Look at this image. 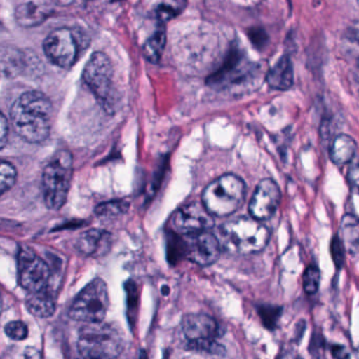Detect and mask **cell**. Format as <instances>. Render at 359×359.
Here are the masks:
<instances>
[{
  "label": "cell",
  "instance_id": "cell-1",
  "mask_svg": "<svg viewBox=\"0 0 359 359\" xmlns=\"http://www.w3.org/2000/svg\"><path fill=\"white\" fill-rule=\"evenodd\" d=\"M51 100L39 91L22 94L10 110L16 133L30 144H41L48 140L51 132Z\"/></svg>",
  "mask_w": 359,
  "mask_h": 359
},
{
  "label": "cell",
  "instance_id": "cell-2",
  "mask_svg": "<svg viewBox=\"0 0 359 359\" xmlns=\"http://www.w3.org/2000/svg\"><path fill=\"white\" fill-rule=\"evenodd\" d=\"M222 249L235 255H250L262 251L268 245L270 231L254 217H238L222 224L219 230Z\"/></svg>",
  "mask_w": 359,
  "mask_h": 359
},
{
  "label": "cell",
  "instance_id": "cell-3",
  "mask_svg": "<svg viewBox=\"0 0 359 359\" xmlns=\"http://www.w3.org/2000/svg\"><path fill=\"white\" fill-rule=\"evenodd\" d=\"M77 348L85 358H116L125 348V339L114 325L88 323L79 330Z\"/></svg>",
  "mask_w": 359,
  "mask_h": 359
},
{
  "label": "cell",
  "instance_id": "cell-4",
  "mask_svg": "<svg viewBox=\"0 0 359 359\" xmlns=\"http://www.w3.org/2000/svg\"><path fill=\"white\" fill-rule=\"evenodd\" d=\"M83 81L109 114H114L118 107V92L114 81V68L104 52H95L83 70Z\"/></svg>",
  "mask_w": 359,
  "mask_h": 359
},
{
  "label": "cell",
  "instance_id": "cell-5",
  "mask_svg": "<svg viewBox=\"0 0 359 359\" xmlns=\"http://www.w3.org/2000/svg\"><path fill=\"white\" fill-rule=\"evenodd\" d=\"M245 184L234 174H224L205 187L203 203L213 216L224 217L234 214L243 205Z\"/></svg>",
  "mask_w": 359,
  "mask_h": 359
},
{
  "label": "cell",
  "instance_id": "cell-6",
  "mask_svg": "<svg viewBox=\"0 0 359 359\" xmlns=\"http://www.w3.org/2000/svg\"><path fill=\"white\" fill-rule=\"evenodd\" d=\"M73 176V157L69 151L56 153L43 172V193L48 209L60 210L66 203Z\"/></svg>",
  "mask_w": 359,
  "mask_h": 359
},
{
  "label": "cell",
  "instance_id": "cell-7",
  "mask_svg": "<svg viewBox=\"0 0 359 359\" xmlns=\"http://www.w3.org/2000/svg\"><path fill=\"white\" fill-rule=\"evenodd\" d=\"M182 331L187 346L195 352L222 355L224 348L218 344L219 325L207 314H189L182 323Z\"/></svg>",
  "mask_w": 359,
  "mask_h": 359
},
{
  "label": "cell",
  "instance_id": "cell-8",
  "mask_svg": "<svg viewBox=\"0 0 359 359\" xmlns=\"http://www.w3.org/2000/svg\"><path fill=\"white\" fill-rule=\"evenodd\" d=\"M110 297L108 287L102 279L96 278L88 283L75 298L69 315L81 323L104 321L108 312Z\"/></svg>",
  "mask_w": 359,
  "mask_h": 359
},
{
  "label": "cell",
  "instance_id": "cell-9",
  "mask_svg": "<svg viewBox=\"0 0 359 359\" xmlns=\"http://www.w3.org/2000/svg\"><path fill=\"white\" fill-rule=\"evenodd\" d=\"M43 51L48 60L55 66L62 69L72 68L79 55L76 35L70 29H57L46 37Z\"/></svg>",
  "mask_w": 359,
  "mask_h": 359
},
{
  "label": "cell",
  "instance_id": "cell-10",
  "mask_svg": "<svg viewBox=\"0 0 359 359\" xmlns=\"http://www.w3.org/2000/svg\"><path fill=\"white\" fill-rule=\"evenodd\" d=\"M18 279L29 293L41 291L49 285L51 271L47 262L29 248L20 250L18 258Z\"/></svg>",
  "mask_w": 359,
  "mask_h": 359
},
{
  "label": "cell",
  "instance_id": "cell-11",
  "mask_svg": "<svg viewBox=\"0 0 359 359\" xmlns=\"http://www.w3.org/2000/svg\"><path fill=\"white\" fill-rule=\"evenodd\" d=\"M213 215L203 201H194L180 208L172 218V226L180 234L190 235L205 232L214 226Z\"/></svg>",
  "mask_w": 359,
  "mask_h": 359
},
{
  "label": "cell",
  "instance_id": "cell-12",
  "mask_svg": "<svg viewBox=\"0 0 359 359\" xmlns=\"http://www.w3.org/2000/svg\"><path fill=\"white\" fill-rule=\"evenodd\" d=\"M184 241L187 257L198 266H211L219 258L222 243L219 238L209 231L187 235Z\"/></svg>",
  "mask_w": 359,
  "mask_h": 359
},
{
  "label": "cell",
  "instance_id": "cell-13",
  "mask_svg": "<svg viewBox=\"0 0 359 359\" xmlns=\"http://www.w3.org/2000/svg\"><path fill=\"white\" fill-rule=\"evenodd\" d=\"M280 198V190L276 182L270 178L262 180L256 187L250 201V214L260 222L270 219L277 211Z\"/></svg>",
  "mask_w": 359,
  "mask_h": 359
},
{
  "label": "cell",
  "instance_id": "cell-14",
  "mask_svg": "<svg viewBox=\"0 0 359 359\" xmlns=\"http://www.w3.org/2000/svg\"><path fill=\"white\" fill-rule=\"evenodd\" d=\"M52 9L43 4L28 1L18 6L15 11L16 22L22 28L41 26L51 16Z\"/></svg>",
  "mask_w": 359,
  "mask_h": 359
},
{
  "label": "cell",
  "instance_id": "cell-15",
  "mask_svg": "<svg viewBox=\"0 0 359 359\" xmlns=\"http://www.w3.org/2000/svg\"><path fill=\"white\" fill-rule=\"evenodd\" d=\"M111 236L102 230H90L83 233L76 241V248L87 256H100L110 248Z\"/></svg>",
  "mask_w": 359,
  "mask_h": 359
},
{
  "label": "cell",
  "instance_id": "cell-16",
  "mask_svg": "<svg viewBox=\"0 0 359 359\" xmlns=\"http://www.w3.org/2000/svg\"><path fill=\"white\" fill-rule=\"evenodd\" d=\"M26 306L31 314L39 318L51 317L56 311V302L49 287L41 291L29 293L26 300Z\"/></svg>",
  "mask_w": 359,
  "mask_h": 359
},
{
  "label": "cell",
  "instance_id": "cell-17",
  "mask_svg": "<svg viewBox=\"0 0 359 359\" xmlns=\"http://www.w3.org/2000/svg\"><path fill=\"white\" fill-rule=\"evenodd\" d=\"M270 88L278 91L289 90L293 85V66L287 56L281 57L274 67L270 69L266 76Z\"/></svg>",
  "mask_w": 359,
  "mask_h": 359
},
{
  "label": "cell",
  "instance_id": "cell-18",
  "mask_svg": "<svg viewBox=\"0 0 359 359\" xmlns=\"http://www.w3.org/2000/svg\"><path fill=\"white\" fill-rule=\"evenodd\" d=\"M357 152V144L351 136L340 134L332 142L330 157L335 165H344L354 159Z\"/></svg>",
  "mask_w": 359,
  "mask_h": 359
},
{
  "label": "cell",
  "instance_id": "cell-19",
  "mask_svg": "<svg viewBox=\"0 0 359 359\" xmlns=\"http://www.w3.org/2000/svg\"><path fill=\"white\" fill-rule=\"evenodd\" d=\"M340 238L348 251H359V219L346 214L340 222Z\"/></svg>",
  "mask_w": 359,
  "mask_h": 359
},
{
  "label": "cell",
  "instance_id": "cell-20",
  "mask_svg": "<svg viewBox=\"0 0 359 359\" xmlns=\"http://www.w3.org/2000/svg\"><path fill=\"white\" fill-rule=\"evenodd\" d=\"M165 43H167V33H165V28H159L144 43V48H142L144 58L152 64H157L163 56Z\"/></svg>",
  "mask_w": 359,
  "mask_h": 359
},
{
  "label": "cell",
  "instance_id": "cell-21",
  "mask_svg": "<svg viewBox=\"0 0 359 359\" xmlns=\"http://www.w3.org/2000/svg\"><path fill=\"white\" fill-rule=\"evenodd\" d=\"M129 205L127 201H108L98 205L95 214L98 217H116L125 214L129 210Z\"/></svg>",
  "mask_w": 359,
  "mask_h": 359
},
{
  "label": "cell",
  "instance_id": "cell-22",
  "mask_svg": "<svg viewBox=\"0 0 359 359\" xmlns=\"http://www.w3.org/2000/svg\"><path fill=\"white\" fill-rule=\"evenodd\" d=\"M18 178V172L12 163L1 161L0 165V193L1 195L13 188Z\"/></svg>",
  "mask_w": 359,
  "mask_h": 359
},
{
  "label": "cell",
  "instance_id": "cell-23",
  "mask_svg": "<svg viewBox=\"0 0 359 359\" xmlns=\"http://www.w3.org/2000/svg\"><path fill=\"white\" fill-rule=\"evenodd\" d=\"M283 308L281 306H271V304H264L258 308V314L262 318L264 327L269 330H273L276 327L277 323L280 318Z\"/></svg>",
  "mask_w": 359,
  "mask_h": 359
},
{
  "label": "cell",
  "instance_id": "cell-24",
  "mask_svg": "<svg viewBox=\"0 0 359 359\" xmlns=\"http://www.w3.org/2000/svg\"><path fill=\"white\" fill-rule=\"evenodd\" d=\"M304 289L309 295H314L320 285V271L316 266H309L304 273Z\"/></svg>",
  "mask_w": 359,
  "mask_h": 359
},
{
  "label": "cell",
  "instance_id": "cell-25",
  "mask_svg": "<svg viewBox=\"0 0 359 359\" xmlns=\"http://www.w3.org/2000/svg\"><path fill=\"white\" fill-rule=\"evenodd\" d=\"M5 332L8 337L15 341H22L28 337L29 329L26 323L20 320L11 321L5 327Z\"/></svg>",
  "mask_w": 359,
  "mask_h": 359
},
{
  "label": "cell",
  "instance_id": "cell-26",
  "mask_svg": "<svg viewBox=\"0 0 359 359\" xmlns=\"http://www.w3.org/2000/svg\"><path fill=\"white\" fill-rule=\"evenodd\" d=\"M346 247L342 243L341 238L338 235L332 238L331 254L336 268L341 269L346 262Z\"/></svg>",
  "mask_w": 359,
  "mask_h": 359
},
{
  "label": "cell",
  "instance_id": "cell-27",
  "mask_svg": "<svg viewBox=\"0 0 359 359\" xmlns=\"http://www.w3.org/2000/svg\"><path fill=\"white\" fill-rule=\"evenodd\" d=\"M250 39H251L253 45L255 46L256 48L260 49V48L264 47L266 43V33L264 32L262 29H253V30L250 32L249 34Z\"/></svg>",
  "mask_w": 359,
  "mask_h": 359
},
{
  "label": "cell",
  "instance_id": "cell-28",
  "mask_svg": "<svg viewBox=\"0 0 359 359\" xmlns=\"http://www.w3.org/2000/svg\"><path fill=\"white\" fill-rule=\"evenodd\" d=\"M348 184L353 190L359 193V163H356L351 165L348 172Z\"/></svg>",
  "mask_w": 359,
  "mask_h": 359
},
{
  "label": "cell",
  "instance_id": "cell-29",
  "mask_svg": "<svg viewBox=\"0 0 359 359\" xmlns=\"http://www.w3.org/2000/svg\"><path fill=\"white\" fill-rule=\"evenodd\" d=\"M8 135H9V123H8L5 114H1V118H0V148L1 150H4L7 144Z\"/></svg>",
  "mask_w": 359,
  "mask_h": 359
},
{
  "label": "cell",
  "instance_id": "cell-30",
  "mask_svg": "<svg viewBox=\"0 0 359 359\" xmlns=\"http://www.w3.org/2000/svg\"><path fill=\"white\" fill-rule=\"evenodd\" d=\"M332 355L337 358H344V357H348V353L346 352V348L341 346H333L331 348Z\"/></svg>",
  "mask_w": 359,
  "mask_h": 359
},
{
  "label": "cell",
  "instance_id": "cell-31",
  "mask_svg": "<svg viewBox=\"0 0 359 359\" xmlns=\"http://www.w3.org/2000/svg\"><path fill=\"white\" fill-rule=\"evenodd\" d=\"M50 1L58 7H68V6L72 5L75 0H50Z\"/></svg>",
  "mask_w": 359,
  "mask_h": 359
},
{
  "label": "cell",
  "instance_id": "cell-32",
  "mask_svg": "<svg viewBox=\"0 0 359 359\" xmlns=\"http://www.w3.org/2000/svg\"><path fill=\"white\" fill-rule=\"evenodd\" d=\"M352 37H354L355 41H358L359 43V24H357V26L353 30Z\"/></svg>",
  "mask_w": 359,
  "mask_h": 359
},
{
  "label": "cell",
  "instance_id": "cell-33",
  "mask_svg": "<svg viewBox=\"0 0 359 359\" xmlns=\"http://www.w3.org/2000/svg\"><path fill=\"white\" fill-rule=\"evenodd\" d=\"M357 73H358V77H359V60H358V64H357Z\"/></svg>",
  "mask_w": 359,
  "mask_h": 359
},
{
  "label": "cell",
  "instance_id": "cell-34",
  "mask_svg": "<svg viewBox=\"0 0 359 359\" xmlns=\"http://www.w3.org/2000/svg\"><path fill=\"white\" fill-rule=\"evenodd\" d=\"M112 1H119V0H112Z\"/></svg>",
  "mask_w": 359,
  "mask_h": 359
},
{
  "label": "cell",
  "instance_id": "cell-35",
  "mask_svg": "<svg viewBox=\"0 0 359 359\" xmlns=\"http://www.w3.org/2000/svg\"><path fill=\"white\" fill-rule=\"evenodd\" d=\"M357 1H358V4H359V0H357Z\"/></svg>",
  "mask_w": 359,
  "mask_h": 359
}]
</instances>
